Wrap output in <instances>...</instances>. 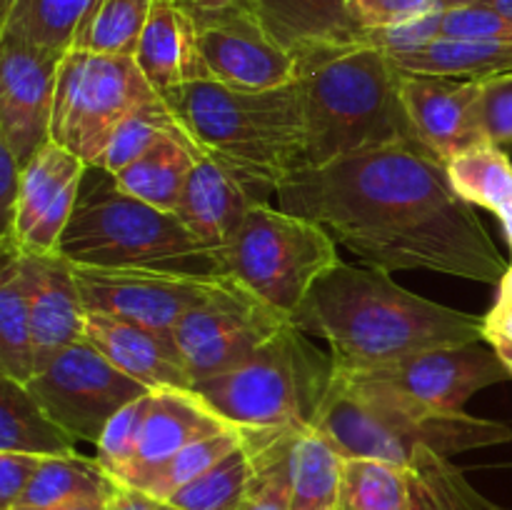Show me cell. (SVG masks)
Listing matches in <instances>:
<instances>
[{
	"label": "cell",
	"mask_w": 512,
	"mask_h": 510,
	"mask_svg": "<svg viewBox=\"0 0 512 510\" xmlns=\"http://www.w3.org/2000/svg\"><path fill=\"white\" fill-rule=\"evenodd\" d=\"M278 208L328 230L368 268L433 270L500 285L510 265L420 143L365 150L303 168L275 190Z\"/></svg>",
	"instance_id": "1"
},
{
	"label": "cell",
	"mask_w": 512,
	"mask_h": 510,
	"mask_svg": "<svg viewBox=\"0 0 512 510\" xmlns=\"http://www.w3.org/2000/svg\"><path fill=\"white\" fill-rule=\"evenodd\" d=\"M293 323L320 335L340 368L390 363L483 340V318L400 288L390 273L340 263L318 280Z\"/></svg>",
	"instance_id": "2"
},
{
	"label": "cell",
	"mask_w": 512,
	"mask_h": 510,
	"mask_svg": "<svg viewBox=\"0 0 512 510\" xmlns=\"http://www.w3.org/2000/svg\"><path fill=\"white\" fill-rule=\"evenodd\" d=\"M185 138L268 198L280 183L308 168V130L300 83L248 90L193 80L160 93Z\"/></svg>",
	"instance_id": "3"
},
{
	"label": "cell",
	"mask_w": 512,
	"mask_h": 510,
	"mask_svg": "<svg viewBox=\"0 0 512 510\" xmlns=\"http://www.w3.org/2000/svg\"><path fill=\"white\" fill-rule=\"evenodd\" d=\"M55 253L75 268L230 278L223 258L205 248L178 215L133 198L98 165L85 170Z\"/></svg>",
	"instance_id": "4"
},
{
	"label": "cell",
	"mask_w": 512,
	"mask_h": 510,
	"mask_svg": "<svg viewBox=\"0 0 512 510\" xmlns=\"http://www.w3.org/2000/svg\"><path fill=\"white\" fill-rule=\"evenodd\" d=\"M313 428L345 458H378L400 468H408L425 450L453 458L512 440V430L498 420L475 418L465 410L420 408L340 368H333Z\"/></svg>",
	"instance_id": "5"
},
{
	"label": "cell",
	"mask_w": 512,
	"mask_h": 510,
	"mask_svg": "<svg viewBox=\"0 0 512 510\" xmlns=\"http://www.w3.org/2000/svg\"><path fill=\"white\" fill-rule=\"evenodd\" d=\"M308 168L365 150L420 143L400 98V68L378 45L338 50L300 70Z\"/></svg>",
	"instance_id": "6"
},
{
	"label": "cell",
	"mask_w": 512,
	"mask_h": 510,
	"mask_svg": "<svg viewBox=\"0 0 512 510\" xmlns=\"http://www.w3.org/2000/svg\"><path fill=\"white\" fill-rule=\"evenodd\" d=\"M333 355H325L295 323L265 340L243 363L193 388L243 433L308 428L328 393Z\"/></svg>",
	"instance_id": "7"
},
{
	"label": "cell",
	"mask_w": 512,
	"mask_h": 510,
	"mask_svg": "<svg viewBox=\"0 0 512 510\" xmlns=\"http://www.w3.org/2000/svg\"><path fill=\"white\" fill-rule=\"evenodd\" d=\"M220 255L240 288L290 320L318 280L343 263L328 230L268 203L250 210Z\"/></svg>",
	"instance_id": "8"
},
{
	"label": "cell",
	"mask_w": 512,
	"mask_h": 510,
	"mask_svg": "<svg viewBox=\"0 0 512 510\" xmlns=\"http://www.w3.org/2000/svg\"><path fill=\"white\" fill-rule=\"evenodd\" d=\"M155 93L133 55L68 50L58 70L50 140L100 168L115 128Z\"/></svg>",
	"instance_id": "9"
},
{
	"label": "cell",
	"mask_w": 512,
	"mask_h": 510,
	"mask_svg": "<svg viewBox=\"0 0 512 510\" xmlns=\"http://www.w3.org/2000/svg\"><path fill=\"white\" fill-rule=\"evenodd\" d=\"M50 418L75 440L98 445L105 425L118 410L150 393L145 385L115 368L88 340L55 355L28 383Z\"/></svg>",
	"instance_id": "10"
},
{
	"label": "cell",
	"mask_w": 512,
	"mask_h": 510,
	"mask_svg": "<svg viewBox=\"0 0 512 510\" xmlns=\"http://www.w3.org/2000/svg\"><path fill=\"white\" fill-rule=\"evenodd\" d=\"M288 323V315L233 285L190 310L170 335L195 385L243 363Z\"/></svg>",
	"instance_id": "11"
},
{
	"label": "cell",
	"mask_w": 512,
	"mask_h": 510,
	"mask_svg": "<svg viewBox=\"0 0 512 510\" xmlns=\"http://www.w3.org/2000/svg\"><path fill=\"white\" fill-rule=\"evenodd\" d=\"M340 370L400 395L420 408L440 413H460L478 390L512 378L500 355L493 348H485L483 340L433 348L390 363Z\"/></svg>",
	"instance_id": "12"
},
{
	"label": "cell",
	"mask_w": 512,
	"mask_h": 510,
	"mask_svg": "<svg viewBox=\"0 0 512 510\" xmlns=\"http://www.w3.org/2000/svg\"><path fill=\"white\" fill-rule=\"evenodd\" d=\"M75 268V265H73ZM85 310H100L143 328L170 335L200 303L233 288V278H203L153 270L75 268Z\"/></svg>",
	"instance_id": "13"
},
{
	"label": "cell",
	"mask_w": 512,
	"mask_h": 510,
	"mask_svg": "<svg viewBox=\"0 0 512 510\" xmlns=\"http://www.w3.org/2000/svg\"><path fill=\"white\" fill-rule=\"evenodd\" d=\"M198 48L210 80L233 88L268 90L298 80V63L238 0L215 13L193 15Z\"/></svg>",
	"instance_id": "14"
},
{
	"label": "cell",
	"mask_w": 512,
	"mask_h": 510,
	"mask_svg": "<svg viewBox=\"0 0 512 510\" xmlns=\"http://www.w3.org/2000/svg\"><path fill=\"white\" fill-rule=\"evenodd\" d=\"M65 53L0 33V140L28 163L50 143L58 70Z\"/></svg>",
	"instance_id": "15"
},
{
	"label": "cell",
	"mask_w": 512,
	"mask_h": 510,
	"mask_svg": "<svg viewBox=\"0 0 512 510\" xmlns=\"http://www.w3.org/2000/svg\"><path fill=\"white\" fill-rule=\"evenodd\" d=\"M85 170L83 160L53 140L23 165L13 230L0 240L3 253H55L73 215Z\"/></svg>",
	"instance_id": "16"
},
{
	"label": "cell",
	"mask_w": 512,
	"mask_h": 510,
	"mask_svg": "<svg viewBox=\"0 0 512 510\" xmlns=\"http://www.w3.org/2000/svg\"><path fill=\"white\" fill-rule=\"evenodd\" d=\"M400 98L420 145L443 163L485 143L480 125V80L400 70Z\"/></svg>",
	"instance_id": "17"
},
{
	"label": "cell",
	"mask_w": 512,
	"mask_h": 510,
	"mask_svg": "<svg viewBox=\"0 0 512 510\" xmlns=\"http://www.w3.org/2000/svg\"><path fill=\"white\" fill-rule=\"evenodd\" d=\"M270 38L288 50L300 70L338 50L365 45L368 30L358 25L348 0H243Z\"/></svg>",
	"instance_id": "18"
},
{
	"label": "cell",
	"mask_w": 512,
	"mask_h": 510,
	"mask_svg": "<svg viewBox=\"0 0 512 510\" xmlns=\"http://www.w3.org/2000/svg\"><path fill=\"white\" fill-rule=\"evenodd\" d=\"M30 275V328L35 373L85 338V303L75 268L63 255L23 253Z\"/></svg>",
	"instance_id": "19"
},
{
	"label": "cell",
	"mask_w": 512,
	"mask_h": 510,
	"mask_svg": "<svg viewBox=\"0 0 512 510\" xmlns=\"http://www.w3.org/2000/svg\"><path fill=\"white\" fill-rule=\"evenodd\" d=\"M238 430L223 415L215 413L195 390L190 388H160L150 390V408L145 418L143 438H140L138 455L128 473L123 475V485H138L150 470L163 465L188 445L213 435Z\"/></svg>",
	"instance_id": "20"
},
{
	"label": "cell",
	"mask_w": 512,
	"mask_h": 510,
	"mask_svg": "<svg viewBox=\"0 0 512 510\" xmlns=\"http://www.w3.org/2000/svg\"><path fill=\"white\" fill-rule=\"evenodd\" d=\"M83 340L95 345L115 368L148 390L193 388L173 335H163L100 310H88Z\"/></svg>",
	"instance_id": "21"
},
{
	"label": "cell",
	"mask_w": 512,
	"mask_h": 510,
	"mask_svg": "<svg viewBox=\"0 0 512 510\" xmlns=\"http://www.w3.org/2000/svg\"><path fill=\"white\" fill-rule=\"evenodd\" d=\"M265 203L248 183L200 155L175 215L213 253H223L255 205ZM223 258V255H220Z\"/></svg>",
	"instance_id": "22"
},
{
	"label": "cell",
	"mask_w": 512,
	"mask_h": 510,
	"mask_svg": "<svg viewBox=\"0 0 512 510\" xmlns=\"http://www.w3.org/2000/svg\"><path fill=\"white\" fill-rule=\"evenodd\" d=\"M133 58L158 93L210 78L198 48L193 15L173 0H153Z\"/></svg>",
	"instance_id": "23"
},
{
	"label": "cell",
	"mask_w": 512,
	"mask_h": 510,
	"mask_svg": "<svg viewBox=\"0 0 512 510\" xmlns=\"http://www.w3.org/2000/svg\"><path fill=\"white\" fill-rule=\"evenodd\" d=\"M200 153L183 130L165 133L135 163L115 173L120 188L153 208L175 213Z\"/></svg>",
	"instance_id": "24"
},
{
	"label": "cell",
	"mask_w": 512,
	"mask_h": 510,
	"mask_svg": "<svg viewBox=\"0 0 512 510\" xmlns=\"http://www.w3.org/2000/svg\"><path fill=\"white\" fill-rule=\"evenodd\" d=\"M0 450L63 458L78 453V440L50 418L28 385L0 375Z\"/></svg>",
	"instance_id": "25"
},
{
	"label": "cell",
	"mask_w": 512,
	"mask_h": 510,
	"mask_svg": "<svg viewBox=\"0 0 512 510\" xmlns=\"http://www.w3.org/2000/svg\"><path fill=\"white\" fill-rule=\"evenodd\" d=\"M400 70L458 80H488L512 73V40H430L413 50L388 53Z\"/></svg>",
	"instance_id": "26"
},
{
	"label": "cell",
	"mask_w": 512,
	"mask_h": 510,
	"mask_svg": "<svg viewBox=\"0 0 512 510\" xmlns=\"http://www.w3.org/2000/svg\"><path fill=\"white\" fill-rule=\"evenodd\" d=\"M0 375L25 385L35 378L30 275L20 250L3 253L0 265Z\"/></svg>",
	"instance_id": "27"
},
{
	"label": "cell",
	"mask_w": 512,
	"mask_h": 510,
	"mask_svg": "<svg viewBox=\"0 0 512 510\" xmlns=\"http://www.w3.org/2000/svg\"><path fill=\"white\" fill-rule=\"evenodd\" d=\"M343 453L310 425L290 458V510H338Z\"/></svg>",
	"instance_id": "28"
},
{
	"label": "cell",
	"mask_w": 512,
	"mask_h": 510,
	"mask_svg": "<svg viewBox=\"0 0 512 510\" xmlns=\"http://www.w3.org/2000/svg\"><path fill=\"white\" fill-rule=\"evenodd\" d=\"M118 485L98 458H83L78 453L63 455L45 460L18 505L108 503Z\"/></svg>",
	"instance_id": "29"
},
{
	"label": "cell",
	"mask_w": 512,
	"mask_h": 510,
	"mask_svg": "<svg viewBox=\"0 0 512 510\" xmlns=\"http://www.w3.org/2000/svg\"><path fill=\"white\" fill-rule=\"evenodd\" d=\"M95 0H3L0 33L68 53Z\"/></svg>",
	"instance_id": "30"
},
{
	"label": "cell",
	"mask_w": 512,
	"mask_h": 510,
	"mask_svg": "<svg viewBox=\"0 0 512 510\" xmlns=\"http://www.w3.org/2000/svg\"><path fill=\"white\" fill-rule=\"evenodd\" d=\"M445 165L455 193L470 205H480L498 218L512 208V163L500 145L485 140Z\"/></svg>",
	"instance_id": "31"
},
{
	"label": "cell",
	"mask_w": 512,
	"mask_h": 510,
	"mask_svg": "<svg viewBox=\"0 0 512 510\" xmlns=\"http://www.w3.org/2000/svg\"><path fill=\"white\" fill-rule=\"evenodd\" d=\"M408 468L378 458H345L338 510H408Z\"/></svg>",
	"instance_id": "32"
},
{
	"label": "cell",
	"mask_w": 512,
	"mask_h": 510,
	"mask_svg": "<svg viewBox=\"0 0 512 510\" xmlns=\"http://www.w3.org/2000/svg\"><path fill=\"white\" fill-rule=\"evenodd\" d=\"M153 0H95L75 33L73 48L100 55H135Z\"/></svg>",
	"instance_id": "33"
},
{
	"label": "cell",
	"mask_w": 512,
	"mask_h": 510,
	"mask_svg": "<svg viewBox=\"0 0 512 510\" xmlns=\"http://www.w3.org/2000/svg\"><path fill=\"white\" fill-rule=\"evenodd\" d=\"M408 510H495L450 458L425 450L408 465Z\"/></svg>",
	"instance_id": "34"
},
{
	"label": "cell",
	"mask_w": 512,
	"mask_h": 510,
	"mask_svg": "<svg viewBox=\"0 0 512 510\" xmlns=\"http://www.w3.org/2000/svg\"><path fill=\"white\" fill-rule=\"evenodd\" d=\"M250 490H253V460L243 443L193 483L175 490L165 503L178 510H243Z\"/></svg>",
	"instance_id": "35"
},
{
	"label": "cell",
	"mask_w": 512,
	"mask_h": 510,
	"mask_svg": "<svg viewBox=\"0 0 512 510\" xmlns=\"http://www.w3.org/2000/svg\"><path fill=\"white\" fill-rule=\"evenodd\" d=\"M240 445H243V430H228V433L198 440V443L188 445L180 453H175L173 458L165 460L163 465L150 470L138 485H130V488L145 490L155 500L165 503L175 490L193 483L195 478H200L205 470L213 468L215 463H220L225 455H230Z\"/></svg>",
	"instance_id": "36"
},
{
	"label": "cell",
	"mask_w": 512,
	"mask_h": 510,
	"mask_svg": "<svg viewBox=\"0 0 512 510\" xmlns=\"http://www.w3.org/2000/svg\"><path fill=\"white\" fill-rule=\"evenodd\" d=\"M173 130H180L178 123H175L173 113L160 98V93H155L153 98L143 100L138 108L130 110L123 123L115 128L100 168L113 175L120 173L130 163H135L145 150L153 148L155 140L163 138L165 133H173Z\"/></svg>",
	"instance_id": "37"
},
{
	"label": "cell",
	"mask_w": 512,
	"mask_h": 510,
	"mask_svg": "<svg viewBox=\"0 0 512 510\" xmlns=\"http://www.w3.org/2000/svg\"><path fill=\"white\" fill-rule=\"evenodd\" d=\"M150 408V393H145L143 398L133 400V403L125 405L123 410L110 418V423L105 425L103 435L98 440V463L113 475L115 480H123V475L128 473V468L133 465L135 455H138L140 438H143L145 418H148Z\"/></svg>",
	"instance_id": "38"
},
{
	"label": "cell",
	"mask_w": 512,
	"mask_h": 510,
	"mask_svg": "<svg viewBox=\"0 0 512 510\" xmlns=\"http://www.w3.org/2000/svg\"><path fill=\"white\" fill-rule=\"evenodd\" d=\"M453 5L460 0H348L353 18L368 33L400 28Z\"/></svg>",
	"instance_id": "39"
},
{
	"label": "cell",
	"mask_w": 512,
	"mask_h": 510,
	"mask_svg": "<svg viewBox=\"0 0 512 510\" xmlns=\"http://www.w3.org/2000/svg\"><path fill=\"white\" fill-rule=\"evenodd\" d=\"M480 125L485 140L512 145V73L480 80Z\"/></svg>",
	"instance_id": "40"
},
{
	"label": "cell",
	"mask_w": 512,
	"mask_h": 510,
	"mask_svg": "<svg viewBox=\"0 0 512 510\" xmlns=\"http://www.w3.org/2000/svg\"><path fill=\"white\" fill-rule=\"evenodd\" d=\"M48 458L0 450V510H10L23 500L30 483Z\"/></svg>",
	"instance_id": "41"
},
{
	"label": "cell",
	"mask_w": 512,
	"mask_h": 510,
	"mask_svg": "<svg viewBox=\"0 0 512 510\" xmlns=\"http://www.w3.org/2000/svg\"><path fill=\"white\" fill-rule=\"evenodd\" d=\"M20 183H23V163L0 140V240L8 238L10 230H13Z\"/></svg>",
	"instance_id": "42"
},
{
	"label": "cell",
	"mask_w": 512,
	"mask_h": 510,
	"mask_svg": "<svg viewBox=\"0 0 512 510\" xmlns=\"http://www.w3.org/2000/svg\"><path fill=\"white\" fill-rule=\"evenodd\" d=\"M483 340L490 348L512 345V300L505 295L495 298V305L483 318Z\"/></svg>",
	"instance_id": "43"
},
{
	"label": "cell",
	"mask_w": 512,
	"mask_h": 510,
	"mask_svg": "<svg viewBox=\"0 0 512 510\" xmlns=\"http://www.w3.org/2000/svg\"><path fill=\"white\" fill-rule=\"evenodd\" d=\"M163 503L155 500L153 495H148L140 488H130V485H118L110 500L105 503V510H160Z\"/></svg>",
	"instance_id": "44"
},
{
	"label": "cell",
	"mask_w": 512,
	"mask_h": 510,
	"mask_svg": "<svg viewBox=\"0 0 512 510\" xmlns=\"http://www.w3.org/2000/svg\"><path fill=\"white\" fill-rule=\"evenodd\" d=\"M173 3H178L183 10H188L190 15H203L230 8V5L238 3V0H173Z\"/></svg>",
	"instance_id": "45"
},
{
	"label": "cell",
	"mask_w": 512,
	"mask_h": 510,
	"mask_svg": "<svg viewBox=\"0 0 512 510\" xmlns=\"http://www.w3.org/2000/svg\"><path fill=\"white\" fill-rule=\"evenodd\" d=\"M10 510H105V503H65V505H15Z\"/></svg>",
	"instance_id": "46"
},
{
	"label": "cell",
	"mask_w": 512,
	"mask_h": 510,
	"mask_svg": "<svg viewBox=\"0 0 512 510\" xmlns=\"http://www.w3.org/2000/svg\"><path fill=\"white\" fill-rule=\"evenodd\" d=\"M465 3H480V5H488V8L498 10L503 13L505 18L512 20V0H465Z\"/></svg>",
	"instance_id": "47"
},
{
	"label": "cell",
	"mask_w": 512,
	"mask_h": 510,
	"mask_svg": "<svg viewBox=\"0 0 512 510\" xmlns=\"http://www.w3.org/2000/svg\"><path fill=\"white\" fill-rule=\"evenodd\" d=\"M498 295H505V298H510V300H512V263H510L508 273H505V275H503V280H500V285H498Z\"/></svg>",
	"instance_id": "48"
},
{
	"label": "cell",
	"mask_w": 512,
	"mask_h": 510,
	"mask_svg": "<svg viewBox=\"0 0 512 510\" xmlns=\"http://www.w3.org/2000/svg\"><path fill=\"white\" fill-rule=\"evenodd\" d=\"M500 223H503V230H505V240H508L510 245V253H512V208L508 213L500 215Z\"/></svg>",
	"instance_id": "49"
},
{
	"label": "cell",
	"mask_w": 512,
	"mask_h": 510,
	"mask_svg": "<svg viewBox=\"0 0 512 510\" xmlns=\"http://www.w3.org/2000/svg\"><path fill=\"white\" fill-rule=\"evenodd\" d=\"M493 350L500 355V360H503L505 368H508L512 375V345H503V348H493Z\"/></svg>",
	"instance_id": "50"
},
{
	"label": "cell",
	"mask_w": 512,
	"mask_h": 510,
	"mask_svg": "<svg viewBox=\"0 0 512 510\" xmlns=\"http://www.w3.org/2000/svg\"><path fill=\"white\" fill-rule=\"evenodd\" d=\"M160 510H178V508H173V505H168V503H163V508Z\"/></svg>",
	"instance_id": "51"
}]
</instances>
